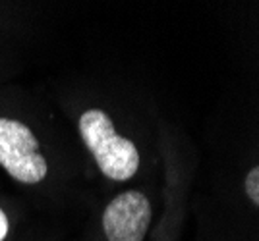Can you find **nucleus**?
Here are the masks:
<instances>
[{"instance_id": "f257e3e1", "label": "nucleus", "mask_w": 259, "mask_h": 241, "mask_svg": "<svg viewBox=\"0 0 259 241\" xmlns=\"http://www.w3.org/2000/svg\"><path fill=\"white\" fill-rule=\"evenodd\" d=\"M79 135L93 154L99 170L114 182H126L140 170V151L134 143L118 135L107 112L89 108L79 118Z\"/></svg>"}, {"instance_id": "20e7f679", "label": "nucleus", "mask_w": 259, "mask_h": 241, "mask_svg": "<svg viewBox=\"0 0 259 241\" xmlns=\"http://www.w3.org/2000/svg\"><path fill=\"white\" fill-rule=\"evenodd\" d=\"M246 195L253 205H259V168L253 166L246 175Z\"/></svg>"}, {"instance_id": "f03ea898", "label": "nucleus", "mask_w": 259, "mask_h": 241, "mask_svg": "<svg viewBox=\"0 0 259 241\" xmlns=\"http://www.w3.org/2000/svg\"><path fill=\"white\" fill-rule=\"evenodd\" d=\"M0 166L16 182L27 186L43 182L49 174L35 133L22 122L0 118Z\"/></svg>"}, {"instance_id": "39448f33", "label": "nucleus", "mask_w": 259, "mask_h": 241, "mask_svg": "<svg viewBox=\"0 0 259 241\" xmlns=\"http://www.w3.org/2000/svg\"><path fill=\"white\" fill-rule=\"evenodd\" d=\"M6 233H8V218H6L4 210L0 208V241L6 237Z\"/></svg>"}, {"instance_id": "7ed1b4c3", "label": "nucleus", "mask_w": 259, "mask_h": 241, "mask_svg": "<svg viewBox=\"0 0 259 241\" xmlns=\"http://www.w3.org/2000/svg\"><path fill=\"white\" fill-rule=\"evenodd\" d=\"M149 199L141 191L130 189L108 203L103 212V231L108 241H143L151 224Z\"/></svg>"}]
</instances>
